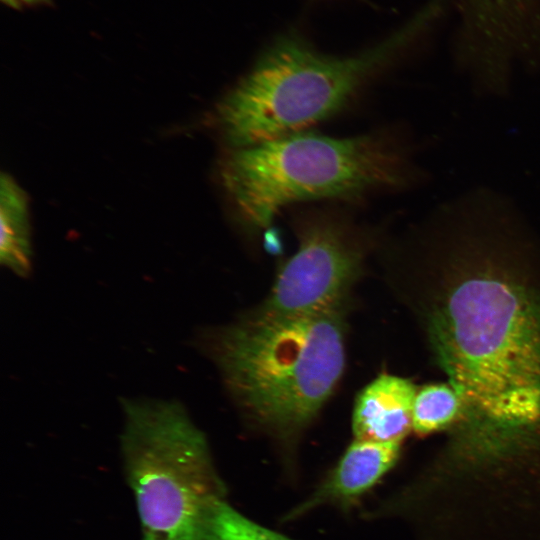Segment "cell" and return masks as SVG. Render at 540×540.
<instances>
[{"mask_svg": "<svg viewBox=\"0 0 540 540\" xmlns=\"http://www.w3.org/2000/svg\"><path fill=\"white\" fill-rule=\"evenodd\" d=\"M347 306L299 314L260 306L196 337L242 418L272 439L287 465L342 378Z\"/></svg>", "mask_w": 540, "mask_h": 540, "instance_id": "obj_2", "label": "cell"}, {"mask_svg": "<svg viewBox=\"0 0 540 540\" xmlns=\"http://www.w3.org/2000/svg\"><path fill=\"white\" fill-rule=\"evenodd\" d=\"M471 39L465 49L481 61L506 64L540 47L539 0H468Z\"/></svg>", "mask_w": 540, "mask_h": 540, "instance_id": "obj_7", "label": "cell"}, {"mask_svg": "<svg viewBox=\"0 0 540 540\" xmlns=\"http://www.w3.org/2000/svg\"><path fill=\"white\" fill-rule=\"evenodd\" d=\"M400 446L354 439L335 467L310 495L282 517V522L297 520L327 505L343 511L351 509L395 465Z\"/></svg>", "mask_w": 540, "mask_h": 540, "instance_id": "obj_8", "label": "cell"}, {"mask_svg": "<svg viewBox=\"0 0 540 540\" xmlns=\"http://www.w3.org/2000/svg\"><path fill=\"white\" fill-rule=\"evenodd\" d=\"M463 408L450 384H430L417 390L412 411V430L427 435L450 425Z\"/></svg>", "mask_w": 540, "mask_h": 540, "instance_id": "obj_11", "label": "cell"}, {"mask_svg": "<svg viewBox=\"0 0 540 540\" xmlns=\"http://www.w3.org/2000/svg\"><path fill=\"white\" fill-rule=\"evenodd\" d=\"M3 4L13 9L32 8L48 5L51 0H1Z\"/></svg>", "mask_w": 540, "mask_h": 540, "instance_id": "obj_12", "label": "cell"}, {"mask_svg": "<svg viewBox=\"0 0 540 540\" xmlns=\"http://www.w3.org/2000/svg\"><path fill=\"white\" fill-rule=\"evenodd\" d=\"M219 177L238 223L256 233L295 202L402 191L430 175L414 162L413 147L402 133L333 138L301 131L228 148Z\"/></svg>", "mask_w": 540, "mask_h": 540, "instance_id": "obj_3", "label": "cell"}, {"mask_svg": "<svg viewBox=\"0 0 540 540\" xmlns=\"http://www.w3.org/2000/svg\"><path fill=\"white\" fill-rule=\"evenodd\" d=\"M291 226L297 250L279 269L261 307L299 314L347 304L377 243L376 231L329 208L299 211Z\"/></svg>", "mask_w": 540, "mask_h": 540, "instance_id": "obj_6", "label": "cell"}, {"mask_svg": "<svg viewBox=\"0 0 540 540\" xmlns=\"http://www.w3.org/2000/svg\"><path fill=\"white\" fill-rule=\"evenodd\" d=\"M417 389L411 381L383 373L365 386L352 413L354 439L402 443L412 430Z\"/></svg>", "mask_w": 540, "mask_h": 540, "instance_id": "obj_9", "label": "cell"}, {"mask_svg": "<svg viewBox=\"0 0 540 540\" xmlns=\"http://www.w3.org/2000/svg\"><path fill=\"white\" fill-rule=\"evenodd\" d=\"M411 35L409 28L349 57L282 39L218 102L213 124L229 148L301 132L346 105Z\"/></svg>", "mask_w": 540, "mask_h": 540, "instance_id": "obj_5", "label": "cell"}, {"mask_svg": "<svg viewBox=\"0 0 540 540\" xmlns=\"http://www.w3.org/2000/svg\"><path fill=\"white\" fill-rule=\"evenodd\" d=\"M0 260L17 276L30 274L32 248L26 198L5 174L1 178Z\"/></svg>", "mask_w": 540, "mask_h": 540, "instance_id": "obj_10", "label": "cell"}, {"mask_svg": "<svg viewBox=\"0 0 540 540\" xmlns=\"http://www.w3.org/2000/svg\"><path fill=\"white\" fill-rule=\"evenodd\" d=\"M466 276L436 316L433 340L450 385L474 416L502 428L540 423V313L505 276L539 239L528 217L475 200L436 223Z\"/></svg>", "mask_w": 540, "mask_h": 540, "instance_id": "obj_1", "label": "cell"}, {"mask_svg": "<svg viewBox=\"0 0 540 540\" xmlns=\"http://www.w3.org/2000/svg\"><path fill=\"white\" fill-rule=\"evenodd\" d=\"M121 407L142 540H294L230 505L207 439L180 402L121 398Z\"/></svg>", "mask_w": 540, "mask_h": 540, "instance_id": "obj_4", "label": "cell"}]
</instances>
